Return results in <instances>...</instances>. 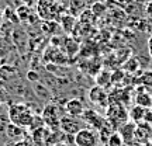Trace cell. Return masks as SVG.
<instances>
[{
	"label": "cell",
	"instance_id": "obj_2",
	"mask_svg": "<svg viewBox=\"0 0 152 146\" xmlns=\"http://www.w3.org/2000/svg\"><path fill=\"white\" fill-rule=\"evenodd\" d=\"M59 9L61 6L58 0H38L37 1L38 16L47 21H52L56 17V13L59 11Z\"/></svg>",
	"mask_w": 152,
	"mask_h": 146
},
{
	"label": "cell",
	"instance_id": "obj_5",
	"mask_svg": "<svg viewBox=\"0 0 152 146\" xmlns=\"http://www.w3.org/2000/svg\"><path fill=\"white\" fill-rule=\"evenodd\" d=\"M59 129L65 135H73L75 136L79 131L82 129V121L72 115H64L59 118Z\"/></svg>",
	"mask_w": 152,
	"mask_h": 146
},
{
	"label": "cell",
	"instance_id": "obj_22",
	"mask_svg": "<svg viewBox=\"0 0 152 146\" xmlns=\"http://www.w3.org/2000/svg\"><path fill=\"white\" fill-rule=\"evenodd\" d=\"M144 122L152 125V107L145 110V115H144Z\"/></svg>",
	"mask_w": 152,
	"mask_h": 146
},
{
	"label": "cell",
	"instance_id": "obj_25",
	"mask_svg": "<svg viewBox=\"0 0 152 146\" xmlns=\"http://www.w3.org/2000/svg\"><path fill=\"white\" fill-rule=\"evenodd\" d=\"M28 77H30V80H37V75L35 73H28Z\"/></svg>",
	"mask_w": 152,
	"mask_h": 146
},
{
	"label": "cell",
	"instance_id": "obj_21",
	"mask_svg": "<svg viewBox=\"0 0 152 146\" xmlns=\"http://www.w3.org/2000/svg\"><path fill=\"white\" fill-rule=\"evenodd\" d=\"M104 10H106V6H104L103 3H94L92 7V14L100 16V14H103Z\"/></svg>",
	"mask_w": 152,
	"mask_h": 146
},
{
	"label": "cell",
	"instance_id": "obj_1",
	"mask_svg": "<svg viewBox=\"0 0 152 146\" xmlns=\"http://www.w3.org/2000/svg\"><path fill=\"white\" fill-rule=\"evenodd\" d=\"M9 119L11 121V124L24 128V126H30L33 124L34 114L28 107L23 104H13L9 110Z\"/></svg>",
	"mask_w": 152,
	"mask_h": 146
},
{
	"label": "cell",
	"instance_id": "obj_18",
	"mask_svg": "<svg viewBox=\"0 0 152 146\" xmlns=\"http://www.w3.org/2000/svg\"><path fill=\"white\" fill-rule=\"evenodd\" d=\"M110 83H111V75H110L109 72H102V73L97 76V86L106 89Z\"/></svg>",
	"mask_w": 152,
	"mask_h": 146
},
{
	"label": "cell",
	"instance_id": "obj_24",
	"mask_svg": "<svg viewBox=\"0 0 152 146\" xmlns=\"http://www.w3.org/2000/svg\"><path fill=\"white\" fill-rule=\"evenodd\" d=\"M13 146H34V145H31V143L27 141H17Z\"/></svg>",
	"mask_w": 152,
	"mask_h": 146
},
{
	"label": "cell",
	"instance_id": "obj_26",
	"mask_svg": "<svg viewBox=\"0 0 152 146\" xmlns=\"http://www.w3.org/2000/svg\"><path fill=\"white\" fill-rule=\"evenodd\" d=\"M3 20H4V13L0 10V25H1V23H3Z\"/></svg>",
	"mask_w": 152,
	"mask_h": 146
},
{
	"label": "cell",
	"instance_id": "obj_7",
	"mask_svg": "<svg viewBox=\"0 0 152 146\" xmlns=\"http://www.w3.org/2000/svg\"><path fill=\"white\" fill-rule=\"evenodd\" d=\"M42 122L52 129H59V118L54 105H47L42 113Z\"/></svg>",
	"mask_w": 152,
	"mask_h": 146
},
{
	"label": "cell",
	"instance_id": "obj_29",
	"mask_svg": "<svg viewBox=\"0 0 152 146\" xmlns=\"http://www.w3.org/2000/svg\"><path fill=\"white\" fill-rule=\"evenodd\" d=\"M137 3H138V1H140V3H147V1H152V0H135Z\"/></svg>",
	"mask_w": 152,
	"mask_h": 146
},
{
	"label": "cell",
	"instance_id": "obj_19",
	"mask_svg": "<svg viewBox=\"0 0 152 146\" xmlns=\"http://www.w3.org/2000/svg\"><path fill=\"white\" fill-rule=\"evenodd\" d=\"M69 7L73 13H79L86 7V0H69Z\"/></svg>",
	"mask_w": 152,
	"mask_h": 146
},
{
	"label": "cell",
	"instance_id": "obj_28",
	"mask_svg": "<svg viewBox=\"0 0 152 146\" xmlns=\"http://www.w3.org/2000/svg\"><path fill=\"white\" fill-rule=\"evenodd\" d=\"M23 1H24V4H26V6H30L34 1V0H23Z\"/></svg>",
	"mask_w": 152,
	"mask_h": 146
},
{
	"label": "cell",
	"instance_id": "obj_27",
	"mask_svg": "<svg viewBox=\"0 0 152 146\" xmlns=\"http://www.w3.org/2000/svg\"><path fill=\"white\" fill-rule=\"evenodd\" d=\"M54 146H71V145H69V143H65V142H58V143Z\"/></svg>",
	"mask_w": 152,
	"mask_h": 146
},
{
	"label": "cell",
	"instance_id": "obj_11",
	"mask_svg": "<svg viewBox=\"0 0 152 146\" xmlns=\"http://www.w3.org/2000/svg\"><path fill=\"white\" fill-rule=\"evenodd\" d=\"M65 110H66V114L68 115H72V117H76V118H79L83 115L85 113V105L82 103L79 98H72L69 100L65 105Z\"/></svg>",
	"mask_w": 152,
	"mask_h": 146
},
{
	"label": "cell",
	"instance_id": "obj_6",
	"mask_svg": "<svg viewBox=\"0 0 152 146\" xmlns=\"http://www.w3.org/2000/svg\"><path fill=\"white\" fill-rule=\"evenodd\" d=\"M152 134V125L147 124V122H140L137 124V129H135V136H134V143L137 146L138 145H144L149 142V136Z\"/></svg>",
	"mask_w": 152,
	"mask_h": 146
},
{
	"label": "cell",
	"instance_id": "obj_4",
	"mask_svg": "<svg viewBox=\"0 0 152 146\" xmlns=\"http://www.w3.org/2000/svg\"><path fill=\"white\" fill-rule=\"evenodd\" d=\"M75 146H99V136L90 128H82L73 136Z\"/></svg>",
	"mask_w": 152,
	"mask_h": 146
},
{
	"label": "cell",
	"instance_id": "obj_17",
	"mask_svg": "<svg viewBox=\"0 0 152 146\" xmlns=\"http://www.w3.org/2000/svg\"><path fill=\"white\" fill-rule=\"evenodd\" d=\"M106 145L107 146H124V141H123V138L121 135L118 134V131H114L113 134L109 136V139L106 142Z\"/></svg>",
	"mask_w": 152,
	"mask_h": 146
},
{
	"label": "cell",
	"instance_id": "obj_12",
	"mask_svg": "<svg viewBox=\"0 0 152 146\" xmlns=\"http://www.w3.org/2000/svg\"><path fill=\"white\" fill-rule=\"evenodd\" d=\"M135 104L144 108H151L152 107V94L147 93L145 90L137 92L135 94Z\"/></svg>",
	"mask_w": 152,
	"mask_h": 146
},
{
	"label": "cell",
	"instance_id": "obj_3",
	"mask_svg": "<svg viewBox=\"0 0 152 146\" xmlns=\"http://www.w3.org/2000/svg\"><path fill=\"white\" fill-rule=\"evenodd\" d=\"M128 119H130L128 118V114H127V111L124 110L123 104L110 103V105L107 107V121L111 122V125L120 124V126H121V125L125 124Z\"/></svg>",
	"mask_w": 152,
	"mask_h": 146
},
{
	"label": "cell",
	"instance_id": "obj_9",
	"mask_svg": "<svg viewBox=\"0 0 152 146\" xmlns=\"http://www.w3.org/2000/svg\"><path fill=\"white\" fill-rule=\"evenodd\" d=\"M89 98L90 101L99 105H107V100H109V94L106 93V89L100 86H94L89 90Z\"/></svg>",
	"mask_w": 152,
	"mask_h": 146
},
{
	"label": "cell",
	"instance_id": "obj_16",
	"mask_svg": "<svg viewBox=\"0 0 152 146\" xmlns=\"http://www.w3.org/2000/svg\"><path fill=\"white\" fill-rule=\"evenodd\" d=\"M138 79H140L138 83H140L141 86H144L145 89L152 87V70H144L141 75H140Z\"/></svg>",
	"mask_w": 152,
	"mask_h": 146
},
{
	"label": "cell",
	"instance_id": "obj_14",
	"mask_svg": "<svg viewBox=\"0 0 152 146\" xmlns=\"http://www.w3.org/2000/svg\"><path fill=\"white\" fill-rule=\"evenodd\" d=\"M140 68H141V63H140L138 58H135V56H130L124 62V70L127 73H137L140 70Z\"/></svg>",
	"mask_w": 152,
	"mask_h": 146
},
{
	"label": "cell",
	"instance_id": "obj_20",
	"mask_svg": "<svg viewBox=\"0 0 152 146\" xmlns=\"http://www.w3.org/2000/svg\"><path fill=\"white\" fill-rule=\"evenodd\" d=\"M17 14H18V17H20V20L21 21H27V17L31 16V11H30V7L28 6H21V7H18L16 11Z\"/></svg>",
	"mask_w": 152,
	"mask_h": 146
},
{
	"label": "cell",
	"instance_id": "obj_10",
	"mask_svg": "<svg viewBox=\"0 0 152 146\" xmlns=\"http://www.w3.org/2000/svg\"><path fill=\"white\" fill-rule=\"evenodd\" d=\"M82 118H83L85 122H89L92 126H94V128L99 129V131L102 129L103 125L106 124V119L102 118V117H100L96 111H93V110H85V113H83V115H82Z\"/></svg>",
	"mask_w": 152,
	"mask_h": 146
},
{
	"label": "cell",
	"instance_id": "obj_15",
	"mask_svg": "<svg viewBox=\"0 0 152 146\" xmlns=\"http://www.w3.org/2000/svg\"><path fill=\"white\" fill-rule=\"evenodd\" d=\"M75 17L71 16V14H66V16L61 17V24H62V28L65 30L66 33H72V30L75 27Z\"/></svg>",
	"mask_w": 152,
	"mask_h": 146
},
{
	"label": "cell",
	"instance_id": "obj_30",
	"mask_svg": "<svg viewBox=\"0 0 152 146\" xmlns=\"http://www.w3.org/2000/svg\"><path fill=\"white\" fill-rule=\"evenodd\" d=\"M148 51H149V55L152 56V45H148Z\"/></svg>",
	"mask_w": 152,
	"mask_h": 146
},
{
	"label": "cell",
	"instance_id": "obj_13",
	"mask_svg": "<svg viewBox=\"0 0 152 146\" xmlns=\"http://www.w3.org/2000/svg\"><path fill=\"white\" fill-rule=\"evenodd\" d=\"M145 110L144 107H140V105H134L132 108L130 110V113H128V118L134 122V124H140L144 121V115H145Z\"/></svg>",
	"mask_w": 152,
	"mask_h": 146
},
{
	"label": "cell",
	"instance_id": "obj_23",
	"mask_svg": "<svg viewBox=\"0 0 152 146\" xmlns=\"http://www.w3.org/2000/svg\"><path fill=\"white\" fill-rule=\"evenodd\" d=\"M117 1H118V4L127 6V7H128V6H131L134 1H135V0H117Z\"/></svg>",
	"mask_w": 152,
	"mask_h": 146
},
{
	"label": "cell",
	"instance_id": "obj_8",
	"mask_svg": "<svg viewBox=\"0 0 152 146\" xmlns=\"http://www.w3.org/2000/svg\"><path fill=\"white\" fill-rule=\"evenodd\" d=\"M135 129H137V124H134L132 121H127L125 124H123L121 126H120L118 134L121 135L124 143H127V145H134Z\"/></svg>",
	"mask_w": 152,
	"mask_h": 146
}]
</instances>
